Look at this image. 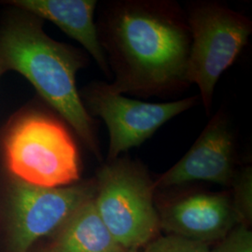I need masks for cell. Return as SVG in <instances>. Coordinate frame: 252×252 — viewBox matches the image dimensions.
<instances>
[{"label":"cell","mask_w":252,"mask_h":252,"mask_svg":"<svg viewBox=\"0 0 252 252\" xmlns=\"http://www.w3.org/2000/svg\"><path fill=\"white\" fill-rule=\"evenodd\" d=\"M114 81L110 89L142 97L167 96L189 86L190 32L172 1L129 0L108 4L97 27Z\"/></svg>","instance_id":"obj_1"},{"label":"cell","mask_w":252,"mask_h":252,"mask_svg":"<svg viewBox=\"0 0 252 252\" xmlns=\"http://www.w3.org/2000/svg\"><path fill=\"white\" fill-rule=\"evenodd\" d=\"M0 63L25 76L91 152L101 157L94 122L77 90L76 75L84 64L80 53L49 37L38 24L26 22L1 34Z\"/></svg>","instance_id":"obj_2"},{"label":"cell","mask_w":252,"mask_h":252,"mask_svg":"<svg viewBox=\"0 0 252 252\" xmlns=\"http://www.w3.org/2000/svg\"><path fill=\"white\" fill-rule=\"evenodd\" d=\"M155 190L144 166L128 157L109 160L97 174L95 208L115 240L129 252L147 246L161 228Z\"/></svg>","instance_id":"obj_3"},{"label":"cell","mask_w":252,"mask_h":252,"mask_svg":"<svg viewBox=\"0 0 252 252\" xmlns=\"http://www.w3.org/2000/svg\"><path fill=\"white\" fill-rule=\"evenodd\" d=\"M3 148L9 171L21 181L59 188L80 180L78 149L54 118L39 113L21 118L9 129Z\"/></svg>","instance_id":"obj_4"},{"label":"cell","mask_w":252,"mask_h":252,"mask_svg":"<svg viewBox=\"0 0 252 252\" xmlns=\"http://www.w3.org/2000/svg\"><path fill=\"white\" fill-rule=\"evenodd\" d=\"M190 32L187 80L198 86L207 114L217 83L234 63L252 33V22L217 2H197L186 14Z\"/></svg>","instance_id":"obj_5"},{"label":"cell","mask_w":252,"mask_h":252,"mask_svg":"<svg viewBox=\"0 0 252 252\" xmlns=\"http://www.w3.org/2000/svg\"><path fill=\"white\" fill-rule=\"evenodd\" d=\"M86 110L101 118L109 134L108 161L120 157L146 140L180 113L198 103L194 95L165 103L131 99L110 89L107 82L94 83L85 94Z\"/></svg>","instance_id":"obj_6"},{"label":"cell","mask_w":252,"mask_h":252,"mask_svg":"<svg viewBox=\"0 0 252 252\" xmlns=\"http://www.w3.org/2000/svg\"><path fill=\"white\" fill-rule=\"evenodd\" d=\"M95 193V182L46 188L17 180L10 192L12 252H28L36 240L60 229Z\"/></svg>","instance_id":"obj_7"},{"label":"cell","mask_w":252,"mask_h":252,"mask_svg":"<svg viewBox=\"0 0 252 252\" xmlns=\"http://www.w3.org/2000/svg\"><path fill=\"white\" fill-rule=\"evenodd\" d=\"M235 150L230 119L224 110H220L210 119L187 153L154 181V187L170 188L195 181L232 187L237 176Z\"/></svg>","instance_id":"obj_8"},{"label":"cell","mask_w":252,"mask_h":252,"mask_svg":"<svg viewBox=\"0 0 252 252\" xmlns=\"http://www.w3.org/2000/svg\"><path fill=\"white\" fill-rule=\"evenodd\" d=\"M160 227L169 234L207 244L220 241L241 223L230 194L194 192L174 199L161 210Z\"/></svg>","instance_id":"obj_9"},{"label":"cell","mask_w":252,"mask_h":252,"mask_svg":"<svg viewBox=\"0 0 252 252\" xmlns=\"http://www.w3.org/2000/svg\"><path fill=\"white\" fill-rule=\"evenodd\" d=\"M15 6L54 23L88 52L108 78L111 77L108 60L101 45L94 23L95 0H19Z\"/></svg>","instance_id":"obj_10"},{"label":"cell","mask_w":252,"mask_h":252,"mask_svg":"<svg viewBox=\"0 0 252 252\" xmlns=\"http://www.w3.org/2000/svg\"><path fill=\"white\" fill-rule=\"evenodd\" d=\"M94 197L59 229L48 252H131L110 234L95 208Z\"/></svg>","instance_id":"obj_11"},{"label":"cell","mask_w":252,"mask_h":252,"mask_svg":"<svg viewBox=\"0 0 252 252\" xmlns=\"http://www.w3.org/2000/svg\"><path fill=\"white\" fill-rule=\"evenodd\" d=\"M234 188L233 204L241 223L248 225L252 216V167H246L237 173L232 185Z\"/></svg>","instance_id":"obj_12"},{"label":"cell","mask_w":252,"mask_h":252,"mask_svg":"<svg viewBox=\"0 0 252 252\" xmlns=\"http://www.w3.org/2000/svg\"><path fill=\"white\" fill-rule=\"evenodd\" d=\"M144 252H210L207 244L199 243L168 234L156 237L147 246Z\"/></svg>","instance_id":"obj_13"},{"label":"cell","mask_w":252,"mask_h":252,"mask_svg":"<svg viewBox=\"0 0 252 252\" xmlns=\"http://www.w3.org/2000/svg\"><path fill=\"white\" fill-rule=\"evenodd\" d=\"M210 252H252V231L245 223L237 224Z\"/></svg>","instance_id":"obj_14"},{"label":"cell","mask_w":252,"mask_h":252,"mask_svg":"<svg viewBox=\"0 0 252 252\" xmlns=\"http://www.w3.org/2000/svg\"><path fill=\"white\" fill-rule=\"evenodd\" d=\"M4 69H5V68L3 67V65H2V64H1V63H0V74L2 73V71H4Z\"/></svg>","instance_id":"obj_15"},{"label":"cell","mask_w":252,"mask_h":252,"mask_svg":"<svg viewBox=\"0 0 252 252\" xmlns=\"http://www.w3.org/2000/svg\"></svg>","instance_id":"obj_16"}]
</instances>
